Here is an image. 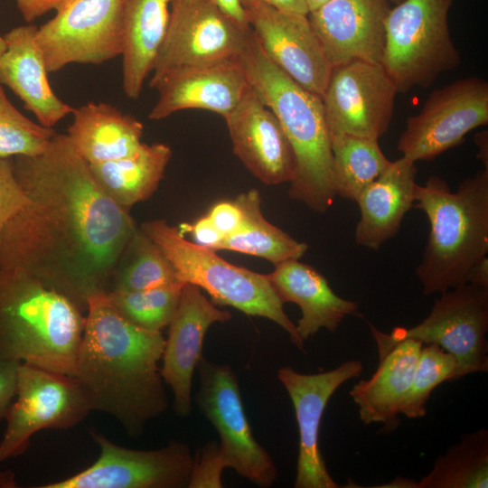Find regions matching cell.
Masks as SVG:
<instances>
[{
  "mask_svg": "<svg viewBox=\"0 0 488 488\" xmlns=\"http://www.w3.org/2000/svg\"><path fill=\"white\" fill-rule=\"evenodd\" d=\"M468 283L488 287V258H481L473 267Z\"/></svg>",
  "mask_w": 488,
  "mask_h": 488,
  "instance_id": "obj_44",
  "label": "cell"
},
{
  "mask_svg": "<svg viewBox=\"0 0 488 488\" xmlns=\"http://www.w3.org/2000/svg\"><path fill=\"white\" fill-rule=\"evenodd\" d=\"M57 132L23 115L8 99L0 84V155H36Z\"/></svg>",
  "mask_w": 488,
  "mask_h": 488,
  "instance_id": "obj_35",
  "label": "cell"
},
{
  "mask_svg": "<svg viewBox=\"0 0 488 488\" xmlns=\"http://www.w3.org/2000/svg\"><path fill=\"white\" fill-rule=\"evenodd\" d=\"M18 483L12 471L0 470V488H16Z\"/></svg>",
  "mask_w": 488,
  "mask_h": 488,
  "instance_id": "obj_47",
  "label": "cell"
},
{
  "mask_svg": "<svg viewBox=\"0 0 488 488\" xmlns=\"http://www.w3.org/2000/svg\"><path fill=\"white\" fill-rule=\"evenodd\" d=\"M474 142L478 148L477 158L482 161L484 168L488 169V135L487 131H482L475 135Z\"/></svg>",
  "mask_w": 488,
  "mask_h": 488,
  "instance_id": "obj_45",
  "label": "cell"
},
{
  "mask_svg": "<svg viewBox=\"0 0 488 488\" xmlns=\"http://www.w3.org/2000/svg\"><path fill=\"white\" fill-rule=\"evenodd\" d=\"M267 277L283 304L300 307L296 327L304 343L322 328L334 333L346 316L358 311L356 302L336 295L320 272L298 259L276 265Z\"/></svg>",
  "mask_w": 488,
  "mask_h": 488,
  "instance_id": "obj_23",
  "label": "cell"
},
{
  "mask_svg": "<svg viewBox=\"0 0 488 488\" xmlns=\"http://www.w3.org/2000/svg\"><path fill=\"white\" fill-rule=\"evenodd\" d=\"M170 6L152 78L239 59L251 28L240 27L214 0H170Z\"/></svg>",
  "mask_w": 488,
  "mask_h": 488,
  "instance_id": "obj_10",
  "label": "cell"
},
{
  "mask_svg": "<svg viewBox=\"0 0 488 488\" xmlns=\"http://www.w3.org/2000/svg\"><path fill=\"white\" fill-rule=\"evenodd\" d=\"M165 339L124 318L108 294L88 301L73 377L91 411L113 417L136 437L164 414L168 399L158 363Z\"/></svg>",
  "mask_w": 488,
  "mask_h": 488,
  "instance_id": "obj_2",
  "label": "cell"
},
{
  "mask_svg": "<svg viewBox=\"0 0 488 488\" xmlns=\"http://www.w3.org/2000/svg\"><path fill=\"white\" fill-rule=\"evenodd\" d=\"M20 363L0 357V421L5 420L15 397L17 371Z\"/></svg>",
  "mask_w": 488,
  "mask_h": 488,
  "instance_id": "obj_39",
  "label": "cell"
},
{
  "mask_svg": "<svg viewBox=\"0 0 488 488\" xmlns=\"http://www.w3.org/2000/svg\"><path fill=\"white\" fill-rule=\"evenodd\" d=\"M171 156L172 150L165 144L143 143L129 156L89 164L102 192L117 204L129 210L155 192Z\"/></svg>",
  "mask_w": 488,
  "mask_h": 488,
  "instance_id": "obj_28",
  "label": "cell"
},
{
  "mask_svg": "<svg viewBox=\"0 0 488 488\" xmlns=\"http://www.w3.org/2000/svg\"><path fill=\"white\" fill-rule=\"evenodd\" d=\"M224 119L233 152L251 174L268 185L292 181L296 164L290 142L250 85Z\"/></svg>",
  "mask_w": 488,
  "mask_h": 488,
  "instance_id": "obj_20",
  "label": "cell"
},
{
  "mask_svg": "<svg viewBox=\"0 0 488 488\" xmlns=\"http://www.w3.org/2000/svg\"><path fill=\"white\" fill-rule=\"evenodd\" d=\"M417 482L404 477H397L392 482L377 487L389 488H417Z\"/></svg>",
  "mask_w": 488,
  "mask_h": 488,
  "instance_id": "obj_46",
  "label": "cell"
},
{
  "mask_svg": "<svg viewBox=\"0 0 488 488\" xmlns=\"http://www.w3.org/2000/svg\"><path fill=\"white\" fill-rule=\"evenodd\" d=\"M140 230L160 248L182 283L205 290L213 304L275 322L297 348L304 349V342L267 275L229 263L214 250L187 240L179 229L164 220L145 221Z\"/></svg>",
  "mask_w": 488,
  "mask_h": 488,
  "instance_id": "obj_6",
  "label": "cell"
},
{
  "mask_svg": "<svg viewBox=\"0 0 488 488\" xmlns=\"http://www.w3.org/2000/svg\"><path fill=\"white\" fill-rule=\"evenodd\" d=\"M184 284L177 283L140 291L108 293L115 309L127 321L149 331L168 326L178 306Z\"/></svg>",
  "mask_w": 488,
  "mask_h": 488,
  "instance_id": "obj_33",
  "label": "cell"
},
{
  "mask_svg": "<svg viewBox=\"0 0 488 488\" xmlns=\"http://www.w3.org/2000/svg\"><path fill=\"white\" fill-rule=\"evenodd\" d=\"M37 29L28 23L4 35L6 48L0 55V84L18 96L41 125L53 127L74 108L62 101L50 85L49 72L36 42Z\"/></svg>",
  "mask_w": 488,
  "mask_h": 488,
  "instance_id": "obj_22",
  "label": "cell"
},
{
  "mask_svg": "<svg viewBox=\"0 0 488 488\" xmlns=\"http://www.w3.org/2000/svg\"><path fill=\"white\" fill-rule=\"evenodd\" d=\"M179 230L182 234L186 231L191 232L195 244L214 251L224 238L208 216L198 220L193 225L183 223L180 226Z\"/></svg>",
  "mask_w": 488,
  "mask_h": 488,
  "instance_id": "obj_40",
  "label": "cell"
},
{
  "mask_svg": "<svg viewBox=\"0 0 488 488\" xmlns=\"http://www.w3.org/2000/svg\"><path fill=\"white\" fill-rule=\"evenodd\" d=\"M13 158L28 203L3 230L0 268L27 273L86 313L89 298L111 291L135 221L99 187L67 134Z\"/></svg>",
  "mask_w": 488,
  "mask_h": 488,
  "instance_id": "obj_1",
  "label": "cell"
},
{
  "mask_svg": "<svg viewBox=\"0 0 488 488\" xmlns=\"http://www.w3.org/2000/svg\"><path fill=\"white\" fill-rule=\"evenodd\" d=\"M224 468L218 454V444L208 443L194 459L188 487H221V473Z\"/></svg>",
  "mask_w": 488,
  "mask_h": 488,
  "instance_id": "obj_37",
  "label": "cell"
},
{
  "mask_svg": "<svg viewBox=\"0 0 488 488\" xmlns=\"http://www.w3.org/2000/svg\"><path fill=\"white\" fill-rule=\"evenodd\" d=\"M454 1L403 0L391 7L381 66L399 92L427 88L438 75L460 64L448 23Z\"/></svg>",
  "mask_w": 488,
  "mask_h": 488,
  "instance_id": "obj_7",
  "label": "cell"
},
{
  "mask_svg": "<svg viewBox=\"0 0 488 488\" xmlns=\"http://www.w3.org/2000/svg\"><path fill=\"white\" fill-rule=\"evenodd\" d=\"M90 411L73 376L20 363L15 397L0 441V464L23 454L38 431L70 428Z\"/></svg>",
  "mask_w": 488,
  "mask_h": 488,
  "instance_id": "obj_9",
  "label": "cell"
},
{
  "mask_svg": "<svg viewBox=\"0 0 488 488\" xmlns=\"http://www.w3.org/2000/svg\"><path fill=\"white\" fill-rule=\"evenodd\" d=\"M457 368L454 355L435 343L421 348L411 386L400 408L408 418H423L432 391L446 381H453Z\"/></svg>",
  "mask_w": 488,
  "mask_h": 488,
  "instance_id": "obj_34",
  "label": "cell"
},
{
  "mask_svg": "<svg viewBox=\"0 0 488 488\" xmlns=\"http://www.w3.org/2000/svg\"><path fill=\"white\" fill-rule=\"evenodd\" d=\"M231 314L221 310L192 284L185 283L176 311L169 324L160 373L174 393V410L186 418L192 409L193 371L202 357L204 336L210 326L227 322Z\"/></svg>",
  "mask_w": 488,
  "mask_h": 488,
  "instance_id": "obj_19",
  "label": "cell"
},
{
  "mask_svg": "<svg viewBox=\"0 0 488 488\" xmlns=\"http://www.w3.org/2000/svg\"><path fill=\"white\" fill-rule=\"evenodd\" d=\"M28 203L17 179L14 158L0 155V243L6 224Z\"/></svg>",
  "mask_w": 488,
  "mask_h": 488,
  "instance_id": "obj_36",
  "label": "cell"
},
{
  "mask_svg": "<svg viewBox=\"0 0 488 488\" xmlns=\"http://www.w3.org/2000/svg\"><path fill=\"white\" fill-rule=\"evenodd\" d=\"M429 314L411 327L380 332L368 322L379 358L405 339L435 343L454 355L457 368L454 380L488 371V287L466 283L440 293Z\"/></svg>",
  "mask_w": 488,
  "mask_h": 488,
  "instance_id": "obj_8",
  "label": "cell"
},
{
  "mask_svg": "<svg viewBox=\"0 0 488 488\" xmlns=\"http://www.w3.org/2000/svg\"><path fill=\"white\" fill-rule=\"evenodd\" d=\"M196 370L200 377L196 401L220 436L218 454L223 465L258 486H271L277 467L253 436L235 372L229 364H216L203 357Z\"/></svg>",
  "mask_w": 488,
  "mask_h": 488,
  "instance_id": "obj_12",
  "label": "cell"
},
{
  "mask_svg": "<svg viewBox=\"0 0 488 488\" xmlns=\"http://www.w3.org/2000/svg\"><path fill=\"white\" fill-rule=\"evenodd\" d=\"M66 0H16L17 8L23 20L31 23L45 14L57 11Z\"/></svg>",
  "mask_w": 488,
  "mask_h": 488,
  "instance_id": "obj_41",
  "label": "cell"
},
{
  "mask_svg": "<svg viewBox=\"0 0 488 488\" xmlns=\"http://www.w3.org/2000/svg\"><path fill=\"white\" fill-rule=\"evenodd\" d=\"M488 124V82L467 76L433 90L420 111L408 118L397 149L417 163L432 160Z\"/></svg>",
  "mask_w": 488,
  "mask_h": 488,
  "instance_id": "obj_13",
  "label": "cell"
},
{
  "mask_svg": "<svg viewBox=\"0 0 488 488\" xmlns=\"http://www.w3.org/2000/svg\"><path fill=\"white\" fill-rule=\"evenodd\" d=\"M398 93L381 64L356 61L333 67L322 96L330 136L379 140L390 126Z\"/></svg>",
  "mask_w": 488,
  "mask_h": 488,
  "instance_id": "obj_15",
  "label": "cell"
},
{
  "mask_svg": "<svg viewBox=\"0 0 488 488\" xmlns=\"http://www.w3.org/2000/svg\"><path fill=\"white\" fill-rule=\"evenodd\" d=\"M158 100L148 117L160 120L183 109L209 110L225 117L249 86L239 59L151 78Z\"/></svg>",
  "mask_w": 488,
  "mask_h": 488,
  "instance_id": "obj_21",
  "label": "cell"
},
{
  "mask_svg": "<svg viewBox=\"0 0 488 488\" xmlns=\"http://www.w3.org/2000/svg\"><path fill=\"white\" fill-rule=\"evenodd\" d=\"M239 61L249 85L275 114L293 148L296 167L289 197L314 211H326L336 194L331 136L322 99L274 65L252 30Z\"/></svg>",
  "mask_w": 488,
  "mask_h": 488,
  "instance_id": "obj_3",
  "label": "cell"
},
{
  "mask_svg": "<svg viewBox=\"0 0 488 488\" xmlns=\"http://www.w3.org/2000/svg\"><path fill=\"white\" fill-rule=\"evenodd\" d=\"M85 313L18 269L0 268V357L73 376Z\"/></svg>",
  "mask_w": 488,
  "mask_h": 488,
  "instance_id": "obj_5",
  "label": "cell"
},
{
  "mask_svg": "<svg viewBox=\"0 0 488 488\" xmlns=\"http://www.w3.org/2000/svg\"><path fill=\"white\" fill-rule=\"evenodd\" d=\"M417 173L416 163L401 156L360 193L357 245L378 250L398 233L415 202Z\"/></svg>",
  "mask_w": 488,
  "mask_h": 488,
  "instance_id": "obj_24",
  "label": "cell"
},
{
  "mask_svg": "<svg viewBox=\"0 0 488 488\" xmlns=\"http://www.w3.org/2000/svg\"><path fill=\"white\" fill-rule=\"evenodd\" d=\"M417 488H487L488 431L463 434L457 444L436 458Z\"/></svg>",
  "mask_w": 488,
  "mask_h": 488,
  "instance_id": "obj_31",
  "label": "cell"
},
{
  "mask_svg": "<svg viewBox=\"0 0 488 488\" xmlns=\"http://www.w3.org/2000/svg\"><path fill=\"white\" fill-rule=\"evenodd\" d=\"M240 5L262 3L277 10L307 15L309 13L305 0H239Z\"/></svg>",
  "mask_w": 488,
  "mask_h": 488,
  "instance_id": "obj_42",
  "label": "cell"
},
{
  "mask_svg": "<svg viewBox=\"0 0 488 488\" xmlns=\"http://www.w3.org/2000/svg\"><path fill=\"white\" fill-rule=\"evenodd\" d=\"M327 1L328 0H305L309 12L318 8Z\"/></svg>",
  "mask_w": 488,
  "mask_h": 488,
  "instance_id": "obj_48",
  "label": "cell"
},
{
  "mask_svg": "<svg viewBox=\"0 0 488 488\" xmlns=\"http://www.w3.org/2000/svg\"><path fill=\"white\" fill-rule=\"evenodd\" d=\"M389 0H328L307 14L333 67L361 61L381 64Z\"/></svg>",
  "mask_w": 488,
  "mask_h": 488,
  "instance_id": "obj_18",
  "label": "cell"
},
{
  "mask_svg": "<svg viewBox=\"0 0 488 488\" xmlns=\"http://www.w3.org/2000/svg\"><path fill=\"white\" fill-rule=\"evenodd\" d=\"M403 0H389L392 5H396L399 3H401Z\"/></svg>",
  "mask_w": 488,
  "mask_h": 488,
  "instance_id": "obj_50",
  "label": "cell"
},
{
  "mask_svg": "<svg viewBox=\"0 0 488 488\" xmlns=\"http://www.w3.org/2000/svg\"><path fill=\"white\" fill-rule=\"evenodd\" d=\"M177 283L182 282L171 262L160 248L137 229L118 262L110 292L140 291Z\"/></svg>",
  "mask_w": 488,
  "mask_h": 488,
  "instance_id": "obj_32",
  "label": "cell"
},
{
  "mask_svg": "<svg viewBox=\"0 0 488 488\" xmlns=\"http://www.w3.org/2000/svg\"><path fill=\"white\" fill-rule=\"evenodd\" d=\"M71 114L67 135L89 164L129 156L143 144V124L110 104L89 102Z\"/></svg>",
  "mask_w": 488,
  "mask_h": 488,
  "instance_id": "obj_26",
  "label": "cell"
},
{
  "mask_svg": "<svg viewBox=\"0 0 488 488\" xmlns=\"http://www.w3.org/2000/svg\"><path fill=\"white\" fill-rule=\"evenodd\" d=\"M242 7L268 60L322 99L333 66L307 15L283 12L262 3H249Z\"/></svg>",
  "mask_w": 488,
  "mask_h": 488,
  "instance_id": "obj_16",
  "label": "cell"
},
{
  "mask_svg": "<svg viewBox=\"0 0 488 488\" xmlns=\"http://www.w3.org/2000/svg\"><path fill=\"white\" fill-rule=\"evenodd\" d=\"M207 216L223 237L238 230L242 222V211L235 202L215 204Z\"/></svg>",
  "mask_w": 488,
  "mask_h": 488,
  "instance_id": "obj_38",
  "label": "cell"
},
{
  "mask_svg": "<svg viewBox=\"0 0 488 488\" xmlns=\"http://www.w3.org/2000/svg\"><path fill=\"white\" fill-rule=\"evenodd\" d=\"M5 48H6V43L4 39V36L0 35V55L5 52Z\"/></svg>",
  "mask_w": 488,
  "mask_h": 488,
  "instance_id": "obj_49",
  "label": "cell"
},
{
  "mask_svg": "<svg viewBox=\"0 0 488 488\" xmlns=\"http://www.w3.org/2000/svg\"><path fill=\"white\" fill-rule=\"evenodd\" d=\"M423 343L413 339L398 342L380 357L377 370L367 380L357 382L350 396L366 425L383 424L382 432L399 426L404 399L411 386Z\"/></svg>",
  "mask_w": 488,
  "mask_h": 488,
  "instance_id": "obj_25",
  "label": "cell"
},
{
  "mask_svg": "<svg viewBox=\"0 0 488 488\" xmlns=\"http://www.w3.org/2000/svg\"><path fill=\"white\" fill-rule=\"evenodd\" d=\"M126 0H66L37 29L47 71L67 65L100 64L122 53Z\"/></svg>",
  "mask_w": 488,
  "mask_h": 488,
  "instance_id": "obj_11",
  "label": "cell"
},
{
  "mask_svg": "<svg viewBox=\"0 0 488 488\" xmlns=\"http://www.w3.org/2000/svg\"><path fill=\"white\" fill-rule=\"evenodd\" d=\"M170 0H126L123 18L122 87L139 98L165 37Z\"/></svg>",
  "mask_w": 488,
  "mask_h": 488,
  "instance_id": "obj_27",
  "label": "cell"
},
{
  "mask_svg": "<svg viewBox=\"0 0 488 488\" xmlns=\"http://www.w3.org/2000/svg\"><path fill=\"white\" fill-rule=\"evenodd\" d=\"M89 435L99 448L88 468L38 488H183L188 487L194 459L179 441L154 450H136L115 444L96 430Z\"/></svg>",
  "mask_w": 488,
  "mask_h": 488,
  "instance_id": "obj_14",
  "label": "cell"
},
{
  "mask_svg": "<svg viewBox=\"0 0 488 488\" xmlns=\"http://www.w3.org/2000/svg\"><path fill=\"white\" fill-rule=\"evenodd\" d=\"M218 5L240 27L250 29L248 18L239 0H214Z\"/></svg>",
  "mask_w": 488,
  "mask_h": 488,
  "instance_id": "obj_43",
  "label": "cell"
},
{
  "mask_svg": "<svg viewBox=\"0 0 488 488\" xmlns=\"http://www.w3.org/2000/svg\"><path fill=\"white\" fill-rule=\"evenodd\" d=\"M331 146L335 194L352 202L391 164L376 139L335 135L331 136Z\"/></svg>",
  "mask_w": 488,
  "mask_h": 488,
  "instance_id": "obj_30",
  "label": "cell"
},
{
  "mask_svg": "<svg viewBox=\"0 0 488 488\" xmlns=\"http://www.w3.org/2000/svg\"><path fill=\"white\" fill-rule=\"evenodd\" d=\"M362 371L363 365L358 360L346 361L335 369L315 374L300 373L289 366L278 370L277 378L292 400L299 431L296 488L340 487L329 474L320 450V424L333 393Z\"/></svg>",
  "mask_w": 488,
  "mask_h": 488,
  "instance_id": "obj_17",
  "label": "cell"
},
{
  "mask_svg": "<svg viewBox=\"0 0 488 488\" xmlns=\"http://www.w3.org/2000/svg\"><path fill=\"white\" fill-rule=\"evenodd\" d=\"M242 211V222L234 233L226 236L217 250L227 249L263 258L275 266L285 261L299 259L307 250L287 233L268 222L261 212L259 192L250 190L234 201Z\"/></svg>",
  "mask_w": 488,
  "mask_h": 488,
  "instance_id": "obj_29",
  "label": "cell"
},
{
  "mask_svg": "<svg viewBox=\"0 0 488 488\" xmlns=\"http://www.w3.org/2000/svg\"><path fill=\"white\" fill-rule=\"evenodd\" d=\"M415 202L430 225L416 268L423 294L468 283L473 267L488 253V169L464 179L455 192L443 178L430 176L417 184Z\"/></svg>",
  "mask_w": 488,
  "mask_h": 488,
  "instance_id": "obj_4",
  "label": "cell"
}]
</instances>
